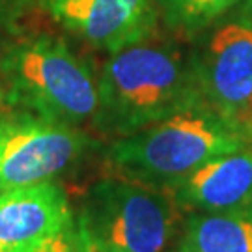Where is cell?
Here are the masks:
<instances>
[{
	"label": "cell",
	"mask_w": 252,
	"mask_h": 252,
	"mask_svg": "<svg viewBox=\"0 0 252 252\" xmlns=\"http://www.w3.org/2000/svg\"><path fill=\"white\" fill-rule=\"evenodd\" d=\"M73 222L67 192L54 181L0 192V252H32Z\"/></svg>",
	"instance_id": "obj_8"
},
{
	"label": "cell",
	"mask_w": 252,
	"mask_h": 252,
	"mask_svg": "<svg viewBox=\"0 0 252 252\" xmlns=\"http://www.w3.org/2000/svg\"><path fill=\"white\" fill-rule=\"evenodd\" d=\"M92 140L79 127L21 114L0 122V192L53 181L84 157Z\"/></svg>",
	"instance_id": "obj_6"
},
{
	"label": "cell",
	"mask_w": 252,
	"mask_h": 252,
	"mask_svg": "<svg viewBox=\"0 0 252 252\" xmlns=\"http://www.w3.org/2000/svg\"><path fill=\"white\" fill-rule=\"evenodd\" d=\"M77 228L90 252H166L183 209L168 190L110 174L82 198Z\"/></svg>",
	"instance_id": "obj_4"
},
{
	"label": "cell",
	"mask_w": 252,
	"mask_h": 252,
	"mask_svg": "<svg viewBox=\"0 0 252 252\" xmlns=\"http://www.w3.org/2000/svg\"><path fill=\"white\" fill-rule=\"evenodd\" d=\"M4 97L25 114L79 127L97 114V81L56 37L23 39L0 58Z\"/></svg>",
	"instance_id": "obj_3"
},
{
	"label": "cell",
	"mask_w": 252,
	"mask_h": 252,
	"mask_svg": "<svg viewBox=\"0 0 252 252\" xmlns=\"http://www.w3.org/2000/svg\"><path fill=\"white\" fill-rule=\"evenodd\" d=\"M166 190L190 213H219L247 206L252 202V148L243 146L219 155Z\"/></svg>",
	"instance_id": "obj_9"
},
{
	"label": "cell",
	"mask_w": 252,
	"mask_h": 252,
	"mask_svg": "<svg viewBox=\"0 0 252 252\" xmlns=\"http://www.w3.org/2000/svg\"><path fill=\"white\" fill-rule=\"evenodd\" d=\"M32 252H90V249L79 232L77 222H73L65 230L49 237L45 243L39 245Z\"/></svg>",
	"instance_id": "obj_12"
},
{
	"label": "cell",
	"mask_w": 252,
	"mask_h": 252,
	"mask_svg": "<svg viewBox=\"0 0 252 252\" xmlns=\"http://www.w3.org/2000/svg\"><path fill=\"white\" fill-rule=\"evenodd\" d=\"M243 0H155L164 25L183 34L209 27Z\"/></svg>",
	"instance_id": "obj_11"
},
{
	"label": "cell",
	"mask_w": 252,
	"mask_h": 252,
	"mask_svg": "<svg viewBox=\"0 0 252 252\" xmlns=\"http://www.w3.org/2000/svg\"><path fill=\"white\" fill-rule=\"evenodd\" d=\"M202 103L226 124L252 133V8L228 19L192 54Z\"/></svg>",
	"instance_id": "obj_5"
},
{
	"label": "cell",
	"mask_w": 252,
	"mask_h": 252,
	"mask_svg": "<svg viewBox=\"0 0 252 252\" xmlns=\"http://www.w3.org/2000/svg\"><path fill=\"white\" fill-rule=\"evenodd\" d=\"M97 97L95 124L120 138L204 105L192 56L153 36L112 53L97 79Z\"/></svg>",
	"instance_id": "obj_1"
},
{
	"label": "cell",
	"mask_w": 252,
	"mask_h": 252,
	"mask_svg": "<svg viewBox=\"0 0 252 252\" xmlns=\"http://www.w3.org/2000/svg\"><path fill=\"white\" fill-rule=\"evenodd\" d=\"M41 6L88 45L118 53L153 36L155 0H41Z\"/></svg>",
	"instance_id": "obj_7"
},
{
	"label": "cell",
	"mask_w": 252,
	"mask_h": 252,
	"mask_svg": "<svg viewBox=\"0 0 252 252\" xmlns=\"http://www.w3.org/2000/svg\"><path fill=\"white\" fill-rule=\"evenodd\" d=\"M2 95H4V94H2V86H0V99H2Z\"/></svg>",
	"instance_id": "obj_13"
},
{
	"label": "cell",
	"mask_w": 252,
	"mask_h": 252,
	"mask_svg": "<svg viewBox=\"0 0 252 252\" xmlns=\"http://www.w3.org/2000/svg\"><path fill=\"white\" fill-rule=\"evenodd\" d=\"M176 252H252V202L219 213H190Z\"/></svg>",
	"instance_id": "obj_10"
},
{
	"label": "cell",
	"mask_w": 252,
	"mask_h": 252,
	"mask_svg": "<svg viewBox=\"0 0 252 252\" xmlns=\"http://www.w3.org/2000/svg\"><path fill=\"white\" fill-rule=\"evenodd\" d=\"M247 138L200 105L118 138L108 148L107 162L112 176L166 190L204 162L247 146Z\"/></svg>",
	"instance_id": "obj_2"
}]
</instances>
